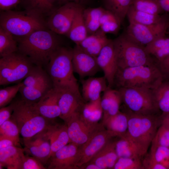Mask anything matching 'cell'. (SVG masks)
<instances>
[{
  "label": "cell",
  "instance_id": "6da1fadb",
  "mask_svg": "<svg viewBox=\"0 0 169 169\" xmlns=\"http://www.w3.org/2000/svg\"><path fill=\"white\" fill-rule=\"evenodd\" d=\"M59 35L45 29L23 37L13 36L18 43V51L34 65L43 67L47 66L53 53L62 45Z\"/></svg>",
  "mask_w": 169,
  "mask_h": 169
},
{
  "label": "cell",
  "instance_id": "7a4b0ae2",
  "mask_svg": "<svg viewBox=\"0 0 169 169\" xmlns=\"http://www.w3.org/2000/svg\"><path fill=\"white\" fill-rule=\"evenodd\" d=\"M72 49L63 46L52 54L46 66L53 88L61 93L71 92L81 94L78 80L74 75Z\"/></svg>",
  "mask_w": 169,
  "mask_h": 169
},
{
  "label": "cell",
  "instance_id": "3957f363",
  "mask_svg": "<svg viewBox=\"0 0 169 169\" xmlns=\"http://www.w3.org/2000/svg\"><path fill=\"white\" fill-rule=\"evenodd\" d=\"M163 82L157 66L141 65L124 69H118L114 86L122 88L156 89Z\"/></svg>",
  "mask_w": 169,
  "mask_h": 169
},
{
  "label": "cell",
  "instance_id": "277c9868",
  "mask_svg": "<svg viewBox=\"0 0 169 169\" xmlns=\"http://www.w3.org/2000/svg\"><path fill=\"white\" fill-rule=\"evenodd\" d=\"M128 127L125 135L142 158L147 152L158 129L159 122L154 115L128 112Z\"/></svg>",
  "mask_w": 169,
  "mask_h": 169
},
{
  "label": "cell",
  "instance_id": "5b68a950",
  "mask_svg": "<svg viewBox=\"0 0 169 169\" xmlns=\"http://www.w3.org/2000/svg\"><path fill=\"white\" fill-rule=\"evenodd\" d=\"M113 44L119 69L141 65L157 66V62L146 52L145 47L130 40L124 33L113 40Z\"/></svg>",
  "mask_w": 169,
  "mask_h": 169
},
{
  "label": "cell",
  "instance_id": "8992f818",
  "mask_svg": "<svg viewBox=\"0 0 169 169\" xmlns=\"http://www.w3.org/2000/svg\"><path fill=\"white\" fill-rule=\"evenodd\" d=\"M13 110L11 118L17 123L23 139L30 138L44 130L49 124V120L42 116L34 103L22 98L13 103Z\"/></svg>",
  "mask_w": 169,
  "mask_h": 169
},
{
  "label": "cell",
  "instance_id": "52a82bcc",
  "mask_svg": "<svg viewBox=\"0 0 169 169\" xmlns=\"http://www.w3.org/2000/svg\"><path fill=\"white\" fill-rule=\"evenodd\" d=\"M0 27L16 37L25 36L38 30L48 29L45 19L25 10L0 11Z\"/></svg>",
  "mask_w": 169,
  "mask_h": 169
},
{
  "label": "cell",
  "instance_id": "ba28073f",
  "mask_svg": "<svg viewBox=\"0 0 169 169\" xmlns=\"http://www.w3.org/2000/svg\"><path fill=\"white\" fill-rule=\"evenodd\" d=\"M35 65L28 57L18 51L0 58V85L22 82Z\"/></svg>",
  "mask_w": 169,
  "mask_h": 169
},
{
  "label": "cell",
  "instance_id": "9c48e42d",
  "mask_svg": "<svg viewBox=\"0 0 169 169\" xmlns=\"http://www.w3.org/2000/svg\"><path fill=\"white\" fill-rule=\"evenodd\" d=\"M117 90L120 93L122 101L129 112L154 115L159 110L155 99L154 90L129 88Z\"/></svg>",
  "mask_w": 169,
  "mask_h": 169
},
{
  "label": "cell",
  "instance_id": "30bf717a",
  "mask_svg": "<svg viewBox=\"0 0 169 169\" xmlns=\"http://www.w3.org/2000/svg\"><path fill=\"white\" fill-rule=\"evenodd\" d=\"M169 26V16L162 15L157 23L148 25L129 23L124 33L134 42L145 47L155 40L165 36Z\"/></svg>",
  "mask_w": 169,
  "mask_h": 169
},
{
  "label": "cell",
  "instance_id": "8fae6325",
  "mask_svg": "<svg viewBox=\"0 0 169 169\" xmlns=\"http://www.w3.org/2000/svg\"><path fill=\"white\" fill-rule=\"evenodd\" d=\"M83 6L74 2L66 3L54 10L46 19L48 28L59 35H66L78 11Z\"/></svg>",
  "mask_w": 169,
  "mask_h": 169
},
{
  "label": "cell",
  "instance_id": "7c38bea8",
  "mask_svg": "<svg viewBox=\"0 0 169 169\" xmlns=\"http://www.w3.org/2000/svg\"><path fill=\"white\" fill-rule=\"evenodd\" d=\"M65 123L71 142L79 146L85 143L94 134L104 127L102 123L88 122L83 118L81 113L72 115Z\"/></svg>",
  "mask_w": 169,
  "mask_h": 169
},
{
  "label": "cell",
  "instance_id": "4fadbf2b",
  "mask_svg": "<svg viewBox=\"0 0 169 169\" xmlns=\"http://www.w3.org/2000/svg\"><path fill=\"white\" fill-rule=\"evenodd\" d=\"M80 147L70 142L58 150L49 158L47 169H79Z\"/></svg>",
  "mask_w": 169,
  "mask_h": 169
},
{
  "label": "cell",
  "instance_id": "5bb4252c",
  "mask_svg": "<svg viewBox=\"0 0 169 169\" xmlns=\"http://www.w3.org/2000/svg\"><path fill=\"white\" fill-rule=\"evenodd\" d=\"M114 135L103 128L94 134L85 143L80 147V159L77 166L79 167L89 162L110 141Z\"/></svg>",
  "mask_w": 169,
  "mask_h": 169
},
{
  "label": "cell",
  "instance_id": "9a60e30c",
  "mask_svg": "<svg viewBox=\"0 0 169 169\" xmlns=\"http://www.w3.org/2000/svg\"><path fill=\"white\" fill-rule=\"evenodd\" d=\"M72 63L74 72L81 79L92 76L101 69L96 57L86 52L77 44L72 49Z\"/></svg>",
  "mask_w": 169,
  "mask_h": 169
},
{
  "label": "cell",
  "instance_id": "2e32d148",
  "mask_svg": "<svg viewBox=\"0 0 169 169\" xmlns=\"http://www.w3.org/2000/svg\"><path fill=\"white\" fill-rule=\"evenodd\" d=\"M44 130L30 138L23 139V141L24 151L45 165L49 159L51 147Z\"/></svg>",
  "mask_w": 169,
  "mask_h": 169
},
{
  "label": "cell",
  "instance_id": "e0dca14e",
  "mask_svg": "<svg viewBox=\"0 0 169 169\" xmlns=\"http://www.w3.org/2000/svg\"><path fill=\"white\" fill-rule=\"evenodd\" d=\"M98 64L103 72L108 86L112 88L118 67L116 63L113 40L105 46L96 57Z\"/></svg>",
  "mask_w": 169,
  "mask_h": 169
},
{
  "label": "cell",
  "instance_id": "ac0fdd59",
  "mask_svg": "<svg viewBox=\"0 0 169 169\" xmlns=\"http://www.w3.org/2000/svg\"><path fill=\"white\" fill-rule=\"evenodd\" d=\"M85 102L81 94L69 92L61 93L59 100V117L65 122L72 115L81 113Z\"/></svg>",
  "mask_w": 169,
  "mask_h": 169
},
{
  "label": "cell",
  "instance_id": "d6986e66",
  "mask_svg": "<svg viewBox=\"0 0 169 169\" xmlns=\"http://www.w3.org/2000/svg\"><path fill=\"white\" fill-rule=\"evenodd\" d=\"M61 94L52 88L38 102L34 103L35 108L42 116L49 120L59 117V100Z\"/></svg>",
  "mask_w": 169,
  "mask_h": 169
},
{
  "label": "cell",
  "instance_id": "ffe728a7",
  "mask_svg": "<svg viewBox=\"0 0 169 169\" xmlns=\"http://www.w3.org/2000/svg\"><path fill=\"white\" fill-rule=\"evenodd\" d=\"M64 4L62 0H21L24 10L46 20L57 8Z\"/></svg>",
  "mask_w": 169,
  "mask_h": 169
},
{
  "label": "cell",
  "instance_id": "44dd1931",
  "mask_svg": "<svg viewBox=\"0 0 169 169\" xmlns=\"http://www.w3.org/2000/svg\"><path fill=\"white\" fill-rule=\"evenodd\" d=\"M44 131L50 144L49 158L56 151L71 142L65 124H49Z\"/></svg>",
  "mask_w": 169,
  "mask_h": 169
},
{
  "label": "cell",
  "instance_id": "7402d4cb",
  "mask_svg": "<svg viewBox=\"0 0 169 169\" xmlns=\"http://www.w3.org/2000/svg\"><path fill=\"white\" fill-rule=\"evenodd\" d=\"M106 80L103 77H90L81 81L82 85V96L85 101H92L101 97L100 93L105 91L108 87Z\"/></svg>",
  "mask_w": 169,
  "mask_h": 169
},
{
  "label": "cell",
  "instance_id": "603a6c76",
  "mask_svg": "<svg viewBox=\"0 0 169 169\" xmlns=\"http://www.w3.org/2000/svg\"><path fill=\"white\" fill-rule=\"evenodd\" d=\"M118 158L115 141L111 140L87 163L95 164L100 169H113Z\"/></svg>",
  "mask_w": 169,
  "mask_h": 169
},
{
  "label": "cell",
  "instance_id": "cb8c5ba5",
  "mask_svg": "<svg viewBox=\"0 0 169 169\" xmlns=\"http://www.w3.org/2000/svg\"><path fill=\"white\" fill-rule=\"evenodd\" d=\"M111 40L100 29L95 33L88 35L77 45L86 52L96 57L103 48Z\"/></svg>",
  "mask_w": 169,
  "mask_h": 169
},
{
  "label": "cell",
  "instance_id": "d4e9b609",
  "mask_svg": "<svg viewBox=\"0 0 169 169\" xmlns=\"http://www.w3.org/2000/svg\"><path fill=\"white\" fill-rule=\"evenodd\" d=\"M103 92L101 99V105L103 111V120L119 112L122 101L120 93L117 89L108 86Z\"/></svg>",
  "mask_w": 169,
  "mask_h": 169
},
{
  "label": "cell",
  "instance_id": "484cf974",
  "mask_svg": "<svg viewBox=\"0 0 169 169\" xmlns=\"http://www.w3.org/2000/svg\"><path fill=\"white\" fill-rule=\"evenodd\" d=\"M24 150L13 146L0 149V169H20Z\"/></svg>",
  "mask_w": 169,
  "mask_h": 169
},
{
  "label": "cell",
  "instance_id": "4316f807",
  "mask_svg": "<svg viewBox=\"0 0 169 169\" xmlns=\"http://www.w3.org/2000/svg\"><path fill=\"white\" fill-rule=\"evenodd\" d=\"M128 120L127 113L120 111L115 115L103 120L102 123L105 129L110 132L115 137H120L125 136L127 133Z\"/></svg>",
  "mask_w": 169,
  "mask_h": 169
},
{
  "label": "cell",
  "instance_id": "83f0119b",
  "mask_svg": "<svg viewBox=\"0 0 169 169\" xmlns=\"http://www.w3.org/2000/svg\"><path fill=\"white\" fill-rule=\"evenodd\" d=\"M52 88V83L51 80H49L32 87H25L22 85L19 92L22 99L28 102L36 103Z\"/></svg>",
  "mask_w": 169,
  "mask_h": 169
},
{
  "label": "cell",
  "instance_id": "f1b7e54d",
  "mask_svg": "<svg viewBox=\"0 0 169 169\" xmlns=\"http://www.w3.org/2000/svg\"><path fill=\"white\" fill-rule=\"evenodd\" d=\"M83 7L76 13L70 29L66 35L75 44H78L88 35L84 21Z\"/></svg>",
  "mask_w": 169,
  "mask_h": 169
},
{
  "label": "cell",
  "instance_id": "f546056e",
  "mask_svg": "<svg viewBox=\"0 0 169 169\" xmlns=\"http://www.w3.org/2000/svg\"><path fill=\"white\" fill-rule=\"evenodd\" d=\"M145 49L158 63L169 54V38L165 36L158 38L146 45Z\"/></svg>",
  "mask_w": 169,
  "mask_h": 169
},
{
  "label": "cell",
  "instance_id": "4dcf8cb0",
  "mask_svg": "<svg viewBox=\"0 0 169 169\" xmlns=\"http://www.w3.org/2000/svg\"><path fill=\"white\" fill-rule=\"evenodd\" d=\"M105 9L102 7L84 8L83 17L88 35L100 29V19Z\"/></svg>",
  "mask_w": 169,
  "mask_h": 169
},
{
  "label": "cell",
  "instance_id": "1f68e13d",
  "mask_svg": "<svg viewBox=\"0 0 169 169\" xmlns=\"http://www.w3.org/2000/svg\"><path fill=\"white\" fill-rule=\"evenodd\" d=\"M133 0H102L105 9L113 13L124 21Z\"/></svg>",
  "mask_w": 169,
  "mask_h": 169
},
{
  "label": "cell",
  "instance_id": "d6a6232c",
  "mask_svg": "<svg viewBox=\"0 0 169 169\" xmlns=\"http://www.w3.org/2000/svg\"><path fill=\"white\" fill-rule=\"evenodd\" d=\"M126 16L129 23L148 25L158 22L161 19L162 15L151 14L137 11L131 6Z\"/></svg>",
  "mask_w": 169,
  "mask_h": 169
},
{
  "label": "cell",
  "instance_id": "836d02e7",
  "mask_svg": "<svg viewBox=\"0 0 169 169\" xmlns=\"http://www.w3.org/2000/svg\"><path fill=\"white\" fill-rule=\"evenodd\" d=\"M115 141V150L118 157L142 159L137 150L125 136Z\"/></svg>",
  "mask_w": 169,
  "mask_h": 169
},
{
  "label": "cell",
  "instance_id": "e575fe53",
  "mask_svg": "<svg viewBox=\"0 0 169 169\" xmlns=\"http://www.w3.org/2000/svg\"><path fill=\"white\" fill-rule=\"evenodd\" d=\"M18 51V43L10 33L0 27V57Z\"/></svg>",
  "mask_w": 169,
  "mask_h": 169
},
{
  "label": "cell",
  "instance_id": "d590c367",
  "mask_svg": "<svg viewBox=\"0 0 169 169\" xmlns=\"http://www.w3.org/2000/svg\"><path fill=\"white\" fill-rule=\"evenodd\" d=\"M100 29L104 33L116 34L120 28L121 22L111 12L105 10L100 19Z\"/></svg>",
  "mask_w": 169,
  "mask_h": 169
},
{
  "label": "cell",
  "instance_id": "8d00e7d4",
  "mask_svg": "<svg viewBox=\"0 0 169 169\" xmlns=\"http://www.w3.org/2000/svg\"><path fill=\"white\" fill-rule=\"evenodd\" d=\"M156 101L162 114L169 113V82L163 81L154 90Z\"/></svg>",
  "mask_w": 169,
  "mask_h": 169
},
{
  "label": "cell",
  "instance_id": "74e56055",
  "mask_svg": "<svg viewBox=\"0 0 169 169\" xmlns=\"http://www.w3.org/2000/svg\"><path fill=\"white\" fill-rule=\"evenodd\" d=\"M49 80H51L47 72L42 67L35 65L22 82L23 86L32 87Z\"/></svg>",
  "mask_w": 169,
  "mask_h": 169
},
{
  "label": "cell",
  "instance_id": "f35d334b",
  "mask_svg": "<svg viewBox=\"0 0 169 169\" xmlns=\"http://www.w3.org/2000/svg\"><path fill=\"white\" fill-rule=\"evenodd\" d=\"M131 6L135 10L153 15L163 11L155 0H133Z\"/></svg>",
  "mask_w": 169,
  "mask_h": 169
},
{
  "label": "cell",
  "instance_id": "ab89813d",
  "mask_svg": "<svg viewBox=\"0 0 169 169\" xmlns=\"http://www.w3.org/2000/svg\"><path fill=\"white\" fill-rule=\"evenodd\" d=\"M148 157L169 169V148L162 146H151Z\"/></svg>",
  "mask_w": 169,
  "mask_h": 169
},
{
  "label": "cell",
  "instance_id": "60d3db41",
  "mask_svg": "<svg viewBox=\"0 0 169 169\" xmlns=\"http://www.w3.org/2000/svg\"><path fill=\"white\" fill-rule=\"evenodd\" d=\"M19 134L17 123L11 117L0 125V135L11 138L19 145Z\"/></svg>",
  "mask_w": 169,
  "mask_h": 169
},
{
  "label": "cell",
  "instance_id": "b9f144b4",
  "mask_svg": "<svg viewBox=\"0 0 169 169\" xmlns=\"http://www.w3.org/2000/svg\"><path fill=\"white\" fill-rule=\"evenodd\" d=\"M22 82L0 89V107L6 106L10 103L19 92Z\"/></svg>",
  "mask_w": 169,
  "mask_h": 169
},
{
  "label": "cell",
  "instance_id": "7bdbcfd3",
  "mask_svg": "<svg viewBox=\"0 0 169 169\" xmlns=\"http://www.w3.org/2000/svg\"><path fill=\"white\" fill-rule=\"evenodd\" d=\"M114 169H144L142 160L140 158H119Z\"/></svg>",
  "mask_w": 169,
  "mask_h": 169
},
{
  "label": "cell",
  "instance_id": "ee69618b",
  "mask_svg": "<svg viewBox=\"0 0 169 169\" xmlns=\"http://www.w3.org/2000/svg\"><path fill=\"white\" fill-rule=\"evenodd\" d=\"M151 146H162L169 148V129L161 124L152 141Z\"/></svg>",
  "mask_w": 169,
  "mask_h": 169
},
{
  "label": "cell",
  "instance_id": "f6af8a7d",
  "mask_svg": "<svg viewBox=\"0 0 169 169\" xmlns=\"http://www.w3.org/2000/svg\"><path fill=\"white\" fill-rule=\"evenodd\" d=\"M47 168L39 160L33 156L25 155L20 169H45Z\"/></svg>",
  "mask_w": 169,
  "mask_h": 169
},
{
  "label": "cell",
  "instance_id": "bcb514c9",
  "mask_svg": "<svg viewBox=\"0 0 169 169\" xmlns=\"http://www.w3.org/2000/svg\"><path fill=\"white\" fill-rule=\"evenodd\" d=\"M157 67L162 75L163 81L169 82V54L158 63Z\"/></svg>",
  "mask_w": 169,
  "mask_h": 169
},
{
  "label": "cell",
  "instance_id": "7dc6e473",
  "mask_svg": "<svg viewBox=\"0 0 169 169\" xmlns=\"http://www.w3.org/2000/svg\"><path fill=\"white\" fill-rule=\"evenodd\" d=\"M13 110V103L8 106L0 108V125L11 118Z\"/></svg>",
  "mask_w": 169,
  "mask_h": 169
},
{
  "label": "cell",
  "instance_id": "c3c4849f",
  "mask_svg": "<svg viewBox=\"0 0 169 169\" xmlns=\"http://www.w3.org/2000/svg\"><path fill=\"white\" fill-rule=\"evenodd\" d=\"M21 0H0V10H12L20 4Z\"/></svg>",
  "mask_w": 169,
  "mask_h": 169
},
{
  "label": "cell",
  "instance_id": "681fc988",
  "mask_svg": "<svg viewBox=\"0 0 169 169\" xmlns=\"http://www.w3.org/2000/svg\"><path fill=\"white\" fill-rule=\"evenodd\" d=\"M142 163L144 169H166L163 166L152 160L148 156L142 160Z\"/></svg>",
  "mask_w": 169,
  "mask_h": 169
},
{
  "label": "cell",
  "instance_id": "f907efd6",
  "mask_svg": "<svg viewBox=\"0 0 169 169\" xmlns=\"http://www.w3.org/2000/svg\"><path fill=\"white\" fill-rule=\"evenodd\" d=\"M19 145L13 139L6 136L0 135V149Z\"/></svg>",
  "mask_w": 169,
  "mask_h": 169
},
{
  "label": "cell",
  "instance_id": "816d5d0a",
  "mask_svg": "<svg viewBox=\"0 0 169 169\" xmlns=\"http://www.w3.org/2000/svg\"><path fill=\"white\" fill-rule=\"evenodd\" d=\"M163 11L169 13V0H155Z\"/></svg>",
  "mask_w": 169,
  "mask_h": 169
},
{
  "label": "cell",
  "instance_id": "f5cc1de1",
  "mask_svg": "<svg viewBox=\"0 0 169 169\" xmlns=\"http://www.w3.org/2000/svg\"><path fill=\"white\" fill-rule=\"evenodd\" d=\"M161 120V124H164L169 129V113L162 114Z\"/></svg>",
  "mask_w": 169,
  "mask_h": 169
},
{
  "label": "cell",
  "instance_id": "db71d44e",
  "mask_svg": "<svg viewBox=\"0 0 169 169\" xmlns=\"http://www.w3.org/2000/svg\"><path fill=\"white\" fill-rule=\"evenodd\" d=\"M79 169H100L97 166L93 163H87L80 166Z\"/></svg>",
  "mask_w": 169,
  "mask_h": 169
},
{
  "label": "cell",
  "instance_id": "11a10c76",
  "mask_svg": "<svg viewBox=\"0 0 169 169\" xmlns=\"http://www.w3.org/2000/svg\"><path fill=\"white\" fill-rule=\"evenodd\" d=\"M64 3H66L73 2L82 4V3L87 0H62Z\"/></svg>",
  "mask_w": 169,
  "mask_h": 169
},
{
  "label": "cell",
  "instance_id": "9f6ffc18",
  "mask_svg": "<svg viewBox=\"0 0 169 169\" xmlns=\"http://www.w3.org/2000/svg\"></svg>",
  "mask_w": 169,
  "mask_h": 169
}]
</instances>
